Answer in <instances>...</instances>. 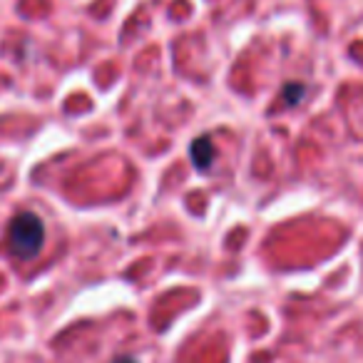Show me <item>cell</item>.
I'll use <instances>...</instances> for the list:
<instances>
[{
    "label": "cell",
    "instance_id": "cell-3",
    "mask_svg": "<svg viewBox=\"0 0 363 363\" xmlns=\"http://www.w3.org/2000/svg\"><path fill=\"white\" fill-rule=\"evenodd\" d=\"M303 95V85H298V82H289L286 87H284V102L286 105H296L298 100H301Z\"/></svg>",
    "mask_w": 363,
    "mask_h": 363
},
{
    "label": "cell",
    "instance_id": "cell-2",
    "mask_svg": "<svg viewBox=\"0 0 363 363\" xmlns=\"http://www.w3.org/2000/svg\"><path fill=\"white\" fill-rule=\"evenodd\" d=\"M214 145H212V140H209L207 135H202V137H197V140L192 142V147H189V157H192V164L197 167L199 172H207L209 167H212V162H214Z\"/></svg>",
    "mask_w": 363,
    "mask_h": 363
},
{
    "label": "cell",
    "instance_id": "cell-1",
    "mask_svg": "<svg viewBox=\"0 0 363 363\" xmlns=\"http://www.w3.org/2000/svg\"><path fill=\"white\" fill-rule=\"evenodd\" d=\"M45 242V227L33 212H21L8 227V252L18 259H33Z\"/></svg>",
    "mask_w": 363,
    "mask_h": 363
},
{
    "label": "cell",
    "instance_id": "cell-4",
    "mask_svg": "<svg viewBox=\"0 0 363 363\" xmlns=\"http://www.w3.org/2000/svg\"><path fill=\"white\" fill-rule=\"evenodd\" d=\"M115 363H137L135 358H130V356H125V358H117Z\"/></svg>",
    "mask_w": 363,
    "mask_h": 363
}]
</instances>
